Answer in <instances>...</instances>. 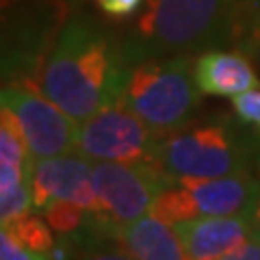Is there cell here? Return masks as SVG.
I'll return each mask as SVG.
<instances>
[{
  "mask_svg": "<svg viewBox=\"0 0 260 260\" xmlns=\"http://www.w3.org/2000/svg\"><path fill=\"white\" fill-rule=\"evenodd\" d=\"M133 65L121 35L85 9H74L48 52L39 85L50 100L80 124L117 102Z\"/></svg>",
  "mask_w": 260,
  "mask_h": 260,
  "instance_id": "obj_1",
  "label": "cell"
},
{
  "mask_svg": "<svg viewBox=\"0 0 260 260\" xmlns=\"http://www.w3.org/2000/svg\"><path fill=\"white\" fill-rule=\"evenodd\" d=\"M247 0H145L121 32L130 65L223 48L239 39Z\"/></svg>",
  "mask_w": 260,
  "mask_h": 260,
  "instance_id": "obj_2",
  "label": "cell"
},
{
  "mask_svg": "<svg viewBox=\"0 0 260 260\" xmlns=\"http://www.w3.org/2000/svg\"><path fill=\"white\" fill-rule=\"evenodd\" d=\"M260 133L241 117L217 115L162 135L156 165L172 182L180 178H223L256 172Z\"/></svg>",
  "mask_w": 260,
  "mask_h": 260,
  "instance_id": "obj_3",
  "label": "cell"
},
{
  "mask_svg": "<svg viewBox=\"0 0 260 260\" xmlns=\"http://www.w3.org/2000/svg\"><path fill=\"white\" fill-rule=\"evenodd\" d=\"M200 95L202 91L193 76V59L180 54L133 65L119 100L162 137L191 121L200 107Z\"/></svg>",
  "mask_w": 260,
  "mask_h": 260,
  "instance_id": "obj_4",
  "label": "cell"
},
{
  "mask_svg": "<svg viewBox=\"0 0 260 260\" xmlns=\"http://www.w3.org/2000/svg\"><path fill=\"white\" fill-rule=\"evenodd\" d=\"M98 215H89L83 241L115 239L119 228L141 219L156 198L174 184L156 162H93Z\"/></svg>",
  "mask_w": 260,
  "mask_h": 260,
  "instance_id": "obj_5",
  "label": "cell"
},
{
  "mask_svg": "<svg viewBox=\"0 0 260 260\" xmlns=\"http://www.w3.org/2000/svg\"><path fill=\"white\" fill-rule=\"evenodd\" d=\"M68 0H3V80H35L59 30ZM44 68V65H42Z\"/></svg>",
  "mask_w": 260,
  "mask_h": 260,
  "instance_id": "obj_6",
  "label": "cell"
},
{
  "mask_svg": "<svg viewBox=\"0 0 260 260\" xmlns=\"http://www.w3.org/2000/svg\"><path fill=\"white\" fill-rule=\"evenodd\" d=\"M0 113L20 130L32 162L76 152V121L44 93L35 80L3 83Z\"/></svg>",
  "mask_w": 260,
  "mask_h": 260,
  "instance_id": "obj_7",
  "label": "cell"
},
{
  "mask_svg": "<svg viewBox=\"0 0 260 260\" xmlns=\"http://www.w3.org/2000/svg\"><path fill=\"white\" fill-rule=\"evenodd\" d=\"M260 198V178L237 174L223 178H180L162 191L152 210L169 223L195 217L245 215Z\"/></svg>",
  "mask_w": 260,
  "mask_h": 260,
  "instance_id": "obj_8",
  "label": "cell"
},
{
  "mask_svg": "<svg viewBox=\"0 0 260 260\" xmlns=\"http://www.w3.org/2000/svg\"><path fill=\"white\" fill-rule=\"evenodd\" d=\"M160 135L121 100L76 126V152L93 162H156Z\"/></svg>",
  "mask_w": 260,
  "mask_h": 260,
  "instance_id": "obj_9",
  "label": "cell"
},
{
  "mask_svg": "<svg viewBox=\"0 0 260 260\" xmlns=\"http://www.w3.org/2000/svg\"><path fill=\"white\" fill-rule=\"evenodd\" d=\"M91 174L93 160H89L80 152L37 160L30 172L32 206L37 213H42L54 200H72L85 206L91 217L98 215L100 206H98Z\"/></svg>",
  "mask_w": 260,
  "mask_h": 260,
  "instance_id": "obj_10",
  "label": "cell"
},
{
  "mask_svg": "<svg viewBox=\"0 0 260 260\" xmlns=\"http://www.w3.org/2000/svg\"><path fill=\"white\" fill-rule=\"evenodd\" d=\"M193 76L200 91L217 98H237L260 89V78L243 48H210L193 59Z\"/></svg>",
  "mask_w": 260,
  "mask_h": 260,
  "instance_id": "obj_11",
  "label": "cell"
},
{
  "mask_svg": "<svg viewBox=\"0 0 260 260\" xmlns=\"http://www.w3.org/2000/svg\"><path fill=\"white\" fill-rule=\"evenodd\" d=\"M172 225L182 239L191 260H210L254 237L247 215L195 217Z\"/></svg>",
  "mask_w": 260,
  "mask_h": 260,
  "instance_id": "obj_12",
  "label": "cell"
},
{
  "mask_svg": "<svg viewBox=\"0 0 260 260\" xmlns=\"http://www.w3.org/2000/svg\"><path fill=\"white\" fill-rule=\"evenodd\" d=\"M115 241L121 243L137 260H191L176 228L154 213L119 228Z\"/></svg>",
  "mask_w": 260,
  "mask_h": 260,
  "instance_id": "obj_13",
  "label": "cell"
},
{
  "mask_svg": "<svg viewBox=\"0 0 260 260\" xmlns=\"http://www.w3.org/2000/svg\"><path fill=\"white\" fill-rule=\"evenodd\" d=\"M42 217L59 237L78 239V234L85 230V225L89 221V210L85 206H80L78 202L54 200L42 210Z\"/></svg>",
  "mask_w": 260,
  "mask_h": 260,
  "instance_id": "obj_14",
  "label": "cell"
},
{
  "mask_svg": "<svg viewBox=\"0 0 260 260\" xmlns=\"http://www.w3.org/2000/svg\"><path fill=\"white\" fill-rule=\"evenodd\" d=\"M3 228H7L15 239H18L22 245H26L35 251H44V254H52L54 251V237H52V228L48 225V221L39 215H22L13 221L5 223Z\"/></svg>",
  "mask_w": 260,
  "mask_h": 260,
  "instance_id": "obj_15",
  "label": "cell"
},
{
  "mask_svg": "<svg viewBox=\"0 0 260 260\" xmlns=\"http://www.w3.org/2000/svg\"><path fill=\"white\" fill-rule=\"evenodd\" d=\"M239 48L245 52H254L260 56V0H247L243 11L241 30H239Z\"/></svg>",
  "mask_w": 260,
  "mask_h": 260,
  "instance_id": "obj_16",
  "label": "cell"
},
{
  "mask_svg": "<svg viewBox=\"0 0 260 260\" xmlns=\"http://www.w3.org/2000/svg\"><path fill=\"white\" fill-rule=\"evenodd\" d=\"M0 260H54V256L22 245L7 228H3V232H0Z\"/></svg>",
  "mask_w": 260,
  "mask_h": 260,
  "instance_id": "obj_17",
  "label": "cell"
},
{
  "mask_svg": "<svg viewBox=\"0 0 260 260\" xmlns=\"http://www.w3.org/2000/svg\"><path fill=\"white\" fill-rule=\"evenodd\" d=\"M78 260H137V258L121 243L117 245V243H113V239H100L85 243V249Z\"/></svg>",
  "mask_w": 260,
  "mask_h": 260,
  "instance_id": "obj_18",
  "label": "cell"
},
{
  "mask_svg": "<svg viewBox=\"0 0 260 260\" xmlns=\"http://www.w3.org/2000/svg\"><path fill=\"white\" fill-rule=\"evenodd\" d=\"M232 109L237 117L260 133V89H251V91L232 98Z\"/></svg>",
  "mask_w": 260,
  "mask_h": 260,
  "instance_id": "obj_19",
  "label": "cell"
},
{
  "mask_svg": "<svg viewBox=\"0 0 260 260\" xmlns=\"http://www.w3.org/2000/svg\"><path fill=\"white\" fill-rule=\"evenodd\" d=\"M95 7L111 20H130L135 18L145 0H93Z\"/></svg>",
  "mask_w": 260,
  "mask_h": 260,
  "instance_id": "obj_20",
  "label": "cell"
},
{
  "mask_svg": "<svg viewBox=\"0 0 260 260\" xmlns=\"http://www.w3.org/2000/svg\"><path fill=\"white\" fill-rule=\"evenodd\" d=\"M210 260H260V241L256 237H249L247 241H243L241 245L228 249Z\"/></svg>",
  "mask_w": 260,
  "mask_h": 260,
  "instance_id": "obj_21",
  "label": "cell"
},
{
  "mask_svg": "<svg viewBox=\"0 0 260 260\" xmlns=\"http://www.w3.org/2000/svg\"><path fill=\"white\" fill-rule=\"evenodd\" d=\"M247 219H249V225H251V234L260 241V198L256 200V204L247 210Z\"/></svg>",
  "mask_w": 260,
  "mask_h": 260,
  "instance_id": "obj_22",
  "label": "cell"
},
{
  "mask_svg": "<svg viewBox=\"0 0 260 260\" xmlns=\"http://www.w3.org/2000/svg\"><path fill=\"white\" fill-rule=\"evenodd\" d=\"M80 3H85V0H68L70 9H78V5H80Z\"/></svg>",
  "mask_w": 260,
  "mask_h": 260,
  "instance_id": "obj_23",
  "label": "cell"
},
{
  "mask_svg": "<svg viewBox=\"0 0 260 260\" xmlns=\"http://www.w3.org/2000/svg\"><path fill=\"white\" fill-rule=\"evenodd\" d=\"M256 176L260 178V150H258V158H256Z\"/></svg>",
  "mask_w": 260,
  "mask_h": 260,
  "instance_id": "obj_24",
  "label": "cell"
}]
</instances>
